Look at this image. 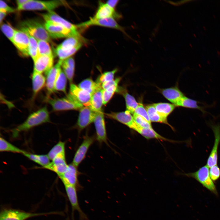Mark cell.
<instances>
[{
  "mask_svg": "<svg viewBox=\"0 0 220 220\" xmlns=\"http://www.w3.org/2000/svg\"><path fill=\"white\" fill-rule=\"evenodd\" d=\"M50 121L49 113L46 107H44L30 114L22 124L12 130V135L17 137L20 133L27 131L43 123Z\"/></svg>",
  "mask_w": 220,
  "mask_h": 220,
  "instance_id": "6da1fadb",
  "label": "cell"
},
{
  "mask_svg": "<svg viewBox=\"0 0 220 220\" xmlns=\"http://www.w3.org/2000/svg\"><path fill=\"white\" fill-rule=\"evenodd\" d=\"M20 27V30L37 40H45L48 42L50 41V37L44 25L38 22L33 20H27L21 22Z\"/></svg>",
  "mask_w": 220,
  "mask_h": 220,
  "instance_id": "7a4b0ae2",
  "label": "cell"
},
{
  "mask_svg": "<svg viewBox=\"0 0 220 220\" xmlns=\"http://www.w3.org/2000/svg\"><path fill=\"white\" fill-rule=\"evenodd\" d=\"M48 102L56 111L80 109L84 106L72 94L69 93L64 97L48 98Z\"/></svg>",
  "mask_w": 220,
  "mask_h": 220,
  "instance_id": "3957f363",
  "label": "cell"
},
{
  "mask_svg": "<svg viewBox=\"0 0 220 220\" xmlns=\"http://www.w3.org/2000/svg\"><path fill=\"white\" fill-rule=\"evenodd\" d=\"M44 26L50 37L53 38H76L83 42L86 39L82 36H79L73 32L58 24L51 21H46Z\"/></svg>",
  "mask_w": 220,
  "mask_h": 220,
  "instance_id": "277c9868",
  "label": "cell"
},
{
  "mask_svg": "<svg viewBox=\"0 0 220 220\" xmlns=\"http://www.w3.org/2000/svg\"><path fill=\"white\" fill-rule=\"evenodd\" d=\"M209 167L207 165L200 168L196 171L183 174L192 177L196 180L204 187L212 193L217 195L218 193L213 181L211 178L209 173Z\"/></svg>",
  "mask_w": 220,
  "mask_h": 220,
  "instance_id": "5b68a950",
  "label": "cell"
},
{
  "mask_svg": "<svg viewBox=\"0 0 220 220\" xmlns=\"http://www.w3.org/2000/svg\"><path fill=\"white\" fill-rule=\"evenodd\" d=\"M64 2L61 0L42 1L28 0L20 7L17 9L19 10H47L53 11L56 8L63 5Z\"/></svg>",
  "mask_w": 220,
  "mask_h": 220,
  "instance_id": "8992f818",
  "label": "cell"
},
{
  "mask_svg": "<svg viewBox=\"0 0 220 220\" xmlns=\"http://www.w3.org/2000/svg\"><path fill=\"white\" fill-rule=\"evenodd\" d=\"M67 196L71 204L72 209V216L73 219L74 213L75 211L79 214L80 220H88L87 215L80 208L77 194V188L71 185L64 184Z\"/></svg>",
  "mask_w": 220,
  "mask_h": 220,
  "instance_id": "52a82bcc",
  "label": "cell"
},
{
  "mask_svg": "<svg viewBox=\"0 0 220 220\" xmlns=\"http://www.w3.org/2000/svg\"><path fill=\"white\" fill-rule=\"evenodd\" d=\"M82 43L76 38L71 37L67 38L57 47L61 49L62 56L68 58L71 57L82 47Z\"/></svg>",
  "mask_w": 220,
  "mask_h": 220,
  "instance_id": "ba28073f",
  "label": "cell"
},
{
  "mask_svg": "<svg viewBox=\"0 0 220 220\" xmlns=\"http://www.w3.org/2000/svg\"><path fill=\"white\" fill-rule=\"evenodd\" d=\"M76 25L78 28H86L94 25L112 28L119 30L125 33L124 29L113 18L96 19L93 17H90L88 20Z\"/></svg>",
  "mask_w": 220,
  "mask_h": 220,
  "instance_id": "9c48e42d",
  "label": "cell"
},
{
  "mask_svg": "<svg viewBox=\"0 0 220 220\" xmlns=\"http://www.w3.org/2000/svg\"><path fill=\"white\" fill-rule=\"evenodd\" d=\"M97 113L89 107L83 106L80 109L76 123L78 130L81 131L94 122Z\"/></svg>",
  "mask_w": 220,
  "mask_h": 220,
  "instance_id": "30bf717a",
  "label": "cell"
},
{
  "mask_svg": "<svg viewBox=\"0 0 220 220\" xmlns=\"http://www.w3.org/2000/svg\"><path fill=\"white\" fill-rule=\"evenodd\" d=\"M45 214L34 213L12 209H5L0 214V220H25L30 218Z\"/></svg>",
  "mask_w": 220,
  "mask_h": 220,
  "instance_id": "8fae6325",
  "label": "cell"
},
{
  "mask_svg": "<svg viewBox=\"0 0 220 220\" xmlns=\"http://www.w3.org/2000/svg\"><path fill=\"white\" fill-rule=\"evenodd\" d=\"M96 137L86 135L74 155L72 163L77 167L80 164L85 157L87 152L94 141Z\"/></svg>",
  "mask_w": 220,
  "mask_h": 220,
  "instance_id": "7c38bea8",
  "label": "cell"
},
{
  "mask_svg": "<svg viewBox=\"0 0 220 220\" xmlns=\"http://www.w3.org/2000/svg\"><path fill=\"white\" fill-rule=\"evenodd\" d=\"M96 130V139L100 144L107 143V135L104 115L101 111L97 112L94 122Z\"/></svg>",
  "mask_w": 220,
  "mask_h": 220,
  "instance_id": "4fadbf2b",
  "label": "cell"
},
{
  "mask_svg": "<svg viewBox=\"0 0 220 220\" xmlns=\"http://www.w3.org/2000/svg\"><path fill=\"white\" fill-rule=\"evenodd\" d=\"M13 43L23 56L25 57L29 56V37L26 33L20 30H16Z\"/></svg>",
  "mask_w": 220,
  "mask_h": 220,
  "instance_id": "5bb4252c",
  "label": "cell"
},
{
  "mask_svg": "<svg viewBox=\"0 0 220 220\" xmlns=\"http://www.w3.org/2000/svg\"><path fill=\"white\" fill-rule=\"evenodd\" d=\"M45 21H51L58 24L71 31L76 35L82 36L78 30L76 25H74L61 17L53 11H50L42 14Z\"/></svg>",
  "mask_w": 220,
  "mask_h": 220,
  "instance_id": "9a60e30c",
  "label": "cell"
},
{
  "mask_svg": "<svg viewBox=\"0 0 220 220\" xmlns=\"http://www.w3.org/2000/svg\"><path fill=\"white\" fill-rule=\"evenodd\" d=\"M211 128L214 134L215 141L207 161V165L209 167L217 165L218 148L220 142V125H212Z\"/></svg>",
  "mask_w": 220,
  "mask_h": 220,
  "instance_id": "2e32d148",
  "label": "cell"
},
{
  "mask_svg": "<svg viewBox=\"0 0 220 220\" xmlns=\"http://www.w3.org/2000/svg\"><path fill=\"white\" fill-rule=\"evenodd\" d=\"M63 61L59 60L57 64L46 74V86L49 94L55 92L54 88L55 84L58 74L61 69V64Z\"/></svg>",
  "mask_w": 220,
  "mask_h": 220,
  "instance_id": "e0dca14e",
  "label": "cell"
},
{
  "mask_svg": "<svg viewBox=\"0 0 220 220\" xmlns=\"http://www.w3.org/2000/svg\"><path fill=\"white\" fill-rule=\"evenodd\" d=\"M34 62L33 71L46 74L53 66V56L40 55Z\"/></svg>",
  "mask_w": 220,
  "mask_h": 220,
  "instance_id": "ac0fdd59",
  "label": "cell"
},
{
  "mask_svg": "<svg viewBox=\"0 0 220 220\" xmlns=\"http://www.w3.org/2000/svg\"><path fill=\"white\" fill-rule=\"evenodd\" d=\"M77 167L72 163L68 165L66 170L61 176L59 177L64 184L73 185L77 189L79 187L78 181L79 172Z\"/></svg>",
  "mask_w": 220,
  "mask_h": 220,
  "instance_id": "d6986e66",
  "label": "cell"
},
{
  "mask_svg": "<svg viewBox=\"0 0 220 220\" xmlns=\"http://www.w3.org/2000/svg\"><path fill=\"white\" fill-rule=\"evenodd\" d=\"M70 93L73 95L84 106L90 107L92 95L89 93L72 83L70 85Z\"/></svg>",
  "mask_w": 220,
  "mask_h": 220,
  "instance_id": "ffe728a7",
  "label": "cell"
},
{
  "mask_svg": "<svg viewBox=\"0 0 220 220\" xmlns=\"http://www.w3.org/2000/svg\"><path fill=\"white\" fill-rule=\"evenodd\" d=\"M65 155H61L56 157L46 168L55 172L59 177L66 170L68 167Z\"/></svg>",
  "mask_w": 220,
  "mask_h": 220,
  "instance_id": "44dd1931",
  "label": "cell"
},
{
  "mask_svg": "<svg viewBox=\"0 0 220 220\" xmlns=\"http://www.w3.org/2000/svg\"><path fill=\"white\" fill-rule=\"evenodd\" d=\"M110 118L116 120L131 129L135 122L133 116L128 111L111 112L106 114Z\"/></svg>",
  "mask_w": 220,
  "mask_h": 220,
  "instance_id": "7402d4cb",
  "label": "cell"
},
{
  "mask_svg": "<svg viewBox=\"0 0 220 220\" xmlns=\"http://www.w3.org/2000/svg\"><path fill=\"white\" fill-rule=\"evenodd\" d=\"M133 130L148 139L154 138L162 141H168L173 143L176 142V141L169 139L162 136L154 130L152 128H144L139 126L137 123L135 125Z\"/></svg>",
  "mask_w": 220,
  "mask_h": 220,
  "instance_id": "603a6c76",
  "label": "cell"
},
{
  "mask_svg": "<svg viewBox=\"0 0 220 220\" xmlns=\"http://www.w3.org/2000/svg\"><path fill=\"white\" fill-rule=\"evenodd\" d=\"M93 17L96 19H104L119 17L120 16L115 11L114 9L106 3L100 2L97 10Z\"/></svg>",
  "mask_w": 220,
  "mask_h": 220,
  "instance_id": "cb8c5ba5",
  "label": "cell"
},
{
  "mask_svg": "<svg viewBox=\"0 0 220 220\" xmlns=\"http://www.w3.org/2000/svg\"><path fill=\"white\" fill-rule=\"evenodd\" d=\"M161 93L163 96L172 104L176 105L185 95L177 86L161 89Z\"/></svg>",
  "mask_w": 220,
  "mask_h": 220,
  "instance_id": "d4e9b609",
  "label": "cell"
},
{
  "mask_svg": "<svg viewBox=\"0 0 220 220\" xmlns=\"http://www.w3.org/2000/svg\"><path fill=\"white\" fill-rule=\"evenodd\" d=\"M145 108L151 122L160 123L166 124L169 125L173 130H174L173 127L168 122L167 118L160 116L152 104L146 105Z\"/></svg>",
  "mask_w": 220,
  "mask_h": 220,
  "instance_id": "484cf974",
  "label": "cell"
},
{
  "mask_svg": "<svg viewBox=\"0 0 220 220\" xmlns=\"http://www.w3.org/2000/svg\"><path fill=\"white\" fill-rule=\"evenodd\" d=\"M32 82L33 96L35 97L46 84V79L42 74L33 71Z\"/></svg>",
  "mask_w": 220,
  "mask_h": 220,
  "instance_id": "4316f807",
  "label": "cell"
},
{
  "mask_svg": "<svg viewBox=\"0 0 220 220\" xmlns=\"http://www.w3.org/2000/svg\"><path fill=\"white\" fill-rule=\"evenodd\" d=\"M23 155L45 169L51 162L47 155L34 154L27 152Z\"/></svg>",
  "mask_w": 220,
  "mask_h": 220,
  "instance_id": "83f0119b",
  "label": "cell"
},
{
  "mask_svg": "<svg viewBox=\"0 0 220 220\" xmlns=\"http://www.w3.org/2000/svg\"><path fill=\"white\" fill-rule=\"evenodd\" d=\"M102 90V88L99 89L92 95L90 107L96 112L101 111V108L103 105Z\"/></svg>",
  "mask_w": 220,
  "mask_h": 220,
  "instance_id": "f1b7e54d",
  "label": "cell"
},
{
  "mask_svg": "<svg viewBox=\"0 0 220 220\" xmlns=\"http://www.w3.org/2000/svg\"><path fill=\"white\" fill-rule=\"evenodd\" d=\"M152 105L159 114L166 118L177 107L173 104L167 103H158Z\"/></svg>",
  "mask_w": 220,
  "mask_h": 220,
  "instance_id": "f546056e",
  "label": "cell"
},
{
  "mask_svg": "<svg viewBox=\"0 0 220 220\" xmlns=\"http://www.w3.org/2000/svg\"><path fill=\"white\" fill-rule=\"evenodd\" d=\"M198 102L196 101L188 98L185 96L182 97L177 103L176 106L184 108L198 109L203 113H204L205 111L204 108L198 105Z\"/></svg>",
  "mask_w": 220,
  "mask_h": 220,
  "instance_id": "4dcf8cb0",
  "label": "cell"
},
{
  "mask_svg": "<svg viewBox=\"0 0 220 220\" xmlns=\"http://www.w3.org/2000/svg\"><path fill=\"white\" fill-rule=\"evenodd\" d=\"M78 86L91 95L97 90L102 88L101 85L90 78L84 80L79 84Z\"/></svg>",
  "mask_w": 220,
  "mask_h": 220,
  "instance_id": "1f68e13d",
  "label": "cell"
},
{
  "mask_svg": "<svg viewBox=\"0 0 220 220\" xmlns=\"http://www.w3.org/2000/svg\"><path fill=\"white\" fill-rule=\"evenodd\" d=\"M121 93L125 99L126 110L131 114H133L135 110L138 106L139 103L136 101L134 97L129 94L127 90L124 89L121 90Z\"/></svg>",
  "mask_w": 220,
  "mask_h": 220,
  "instance_id": "d6a6232c",
  "label": "cell"
},
{
  "mask_svg": "<svg viewBox=\"0 0 220 220\" xmlns=\"http://www.w3.org/2000/svg\"><path fill=\"white\" fill-rule=\"evenodd\" d=\"M0 151L24 154L26 152L17 147L1 137L0 138Z\"/></svg>",
  "mask_w": 220,
  "mask_h": 220,
  "instance_id": "836d02e7",
  "label": "cell"
},
{
  "mask_svg": "<svg viewBox=\"0 0 220 220\" xmlns=\"http://www.w3.org/2000/svg\"><path fill=\"white\" fill-rule=\"evenodd\" d=\"M65 144L64 142L60 141L52 148L47 154L51 160L58 156L65 155Z\"/></svg>",
  "mask_w": 220,
  "mask_h": 220,
  "instance_id": "e575fe53",
  "label": "cell"
},
{
  "mask_svg": "<svg viewBox=\"0 0 220 220\" xmlns=\"http://www.w3.org/2000/svg\"><path fill=\"white\" fill-rule=\"evenodd\" d=\"M67 78L63 70L60 71L55 84V90L66 93L67 79Z\"/></svg>",
  "mask_w": 220,
  "mask_h": 220,
  "instance_id": "d590c367",
  "label": "cell"
},
{
  "mask_svg": "<svg viewBox=\"0 0 220 220\" xmlns=\"http://www.w3.org/2000/svg\"><path fill=\"white\" fill-rule=\"evenodd\" d=\"M28 35L29 39V55L34 61L39 56L38 41L33 37Z\"/></svg>",
  "mask_w": 220,
  "mask_h": 220,
  "instance_id": "8d00e7d4",
  "label": "cell"
},
{
  "mask_svg": "<svg viewBox=\"0 0 220 220\" xmlns=\"http://www.w3.org/2000/svg\"><path fill=\"white\" fill-rule=\"evenodd\" d=\"M37 41L39 56H53L51 49L48 42L43 40Z\"/></svg>",
  "mask_w": 220,
  "mask_h": 220,
  "instance_id": "74e56055",
  "label": "cell"
},
{
  "mask_svg": "<svg viewBox=\"0 0 220 220\" xmlns=\"http://www.w3.org/2000/svg\"><path fill=\"white\" fill-rule=\"evenodd\" d=\"M117 71V69L104 72L99 77L97 82L101 85L104 83L114 80L115 74Z\"/></svg>",
  "mask_w": 220,
  "mask_h": 220,
  "instance_id": "f35d334b",
  "label": "cell"
},
{
  "mask_svg": "<svg viewBox=\"0 0 220 220\" xmlns=\"http://www.w3.org/2000/svg\"><path fill=\"white\" fill-rule=\"evenodd\" d=\"M1 30L8 38L13 43L15 34L16 31L9 25L6 24H1Z\"/></svg>",
  "mask_w": 220,
  "mask_h": 220,
  "instance_id": "ab89813d",
  "label": "cell"
},
{
  "mask_svg": "<svg viewBox=\"0 0 220 220\" xmlns=\"http://www.w3.org/2000/svg\"><path fill=\"white\" fill-rule=\"evenodd\" d=\"M133 116L135 122L142 127L146 128H152L151 124L141 116L134 113Z\"/></svg>",
  "mask_w": 220,
  "mask_h": 220,
  "instance_id": "60d3db41",
  "label": "cell"
},
{
  "mask_svg": "<svg viewBox=\"0 0 220 220\" xmlns=\"http://www.w3.org/2000/svg\"><path fill=\"white\" fill-rule=\"evenodd\" d=\"M134 113L141 116L151 124L147 112L141 103H139L138 106L135 110Z\"/></svg>",
  "mask_w": 220,
  "mask_h": 220,
  "instance_id": "b9f144b4",
  "label": "cell"
},
{
  "mask_svg": "<svg viewBox=\"0 0 220 220\" xmlns=\"http://www.w3.org/2000/svg\"><path fill=\"white\" fill-rule=\"evenodd\" d=\"M61 67L63 71L65 74L69 81L71 82L72 81L74 75V70L68 66L63 61Z\"/></svg>",
  "mask_w": 220,
  "mask_h": 220,
  "instance_id": "7bdbcfd3",
  "label": "cell"
},
{
  "mask_svg": "<svg viewBox=\"0 0 220 220\" xmlns=\"http://www.w3.org/2000/svg\"><path fill=\"white\" fill-rule=\"evenodd\" d=\"M210 177L213 181H216L220 177V169L217 165L210 167L209 170Z\"/></svg>",
  "mask_w": 220,
  "mask_h": 220,
  "instance_id": "ee69618b",
  "label": "cell"
},
{
  "mask_svg": "<svg viewBox=\"0 0 220 220\" xmlns=\"http://www.w3.org/2000/svg\"><path fill=\"white\" fill-rule=\"evenodd\" d=\"M121 78H117L115 79L112 81L105 82L101 85V87L103 89L105 90L108 87L114 86H118V84L120 81Z\"/></svg>",
  "mask_w": 220,
  "mask_h": 220,
  "instance_id": "f6af8a7d",
  "label": "cell"
},
{
  "mask_svg": "<svg viewBox=\"0 0 220 220\" xmlns=\"http://www.w3.org/2000/svg\"><path fill=\"white\" fill-rule=\"evenodd\" d=\"M114 94V93L103 89L102 98L103 105L106 104L109 101Z\"/></svg>",
  "mask_w": 220,
  "mask_h": 220,
  "instance_id": "bcb514c9",
  "label": "cell"
},
{
  "mask_svg": "<svg viewBox=\"0 0 220 220\" xmlns=\"http://www.w3.org/2000/svg\"><path fill=\"white\" fill-rule=\"evenodd\" d=\"M0 10L3 11L7 13H12L15 11V9L9 6L4 1H0Z\"/></svg>",
  "mask_w": 220,
  "mask_h": 220,
  "instance_id": "7dc6e473",
  "label": "cell"
},
{
  "mask_svg": "<svg viewBox=\"0 0 220 220\" xmlns=\"http://www.w3.org/2000/svg\"><path fill=\"white\" fill-rule=\"evenodd\" d=\"M63 61L73 69L75 70V62L74 59L72 57H70L63 60Z\"/></svg>",
  "mask_w": 220,
  "mask_h": 220,
  "instance_id": "c3c4849f",
  "label": "cell"
},
{
  "mask_svg": "<svg viewBox=\"0 0 220 220\" xmlns=\"http://www.w3.org/2000/svg\"><path fill=\"white\" fill-rule=\"evenodd\" d=\"M119 1L118 0H108L106 3L111 8L114 9Z\"/></svg>",
  "mask_w": 220,
  "mask_h": 220,
  "instance_id": "681fc988",
  "label": "cell"
},
{
  "mask_svg": "<svg viewBox=\"0 0 220 220\" xmlns=\"http://www.w3.org/2000/svg\"><path fill=\"white\" fill-rule=\"evenodd\" d=\"M28 0H17L16 1V3L17 5V9L26 3Z\"/></svg>",
  "mask_w": 220,
  "mask_h": 220,
  "instance_id": "f907efd6",
  "label": "cell"
},
{
  "mask_svg": "<svg viewBox=\"0 0 220 220\" xmlns=\"http://www.w3.org/2000/svg\"><path fill=\"white\" fill-rule=\"evenodd\" d=\"M7 13L3 11L0 10V22L1 24L2 21L6 15Z\"/></svg>",
  "mask_w": 220,
  "mask_h": 220,
  "instance_id": "816d5d0a",
  "label": "cell"
}]
</instances>
